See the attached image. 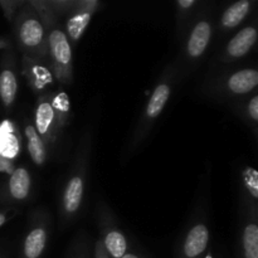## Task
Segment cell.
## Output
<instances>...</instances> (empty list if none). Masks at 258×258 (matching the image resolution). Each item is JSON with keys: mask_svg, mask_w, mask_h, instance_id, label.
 Masks as SVG:
<instances>
[{"mask_svg": "<svg viewBox=\"0 0 258 258\" xmlns=\"http://www.w3.org/2000/svg\"><path fill=\"white\" fill-rule=\"evenodd\" d=\"M30 4L34 7L44 25L48 55L50 57L53 75L62 85H71L73 80L72 44L66 34V30L60 27L57 15L47 2L30 0Z\"/></svg>", "mask_w": 258, "mask_h": 258, "instance_id": "cell-1", "label": "cell"}, {"mask_svg": "<svg viewBox=\"0 0 258 258\" xmlns=\"http://www.w3.org/2000/svg\"><path fill=\"white\" fill-rule=\"evenodd\" d=\"M12 22L17 43L24 57L44 60L48 57L47 34L42 19L30 2L20 8Z\"/></svg>", "mask_w": 258, "mask_h": 258, "instance_id": "cell-2", "label": "cell"}, {"mask_svg": "<svg viewBox=\"0 0 258 258\" xmlns=\"http://www.w3.org/2000/svg\"><path fill=\"white\" fill-rule=\"evenodd\" d=\"M70 100L64 92L55 96L44 95L34 108V128L45 143H54L60 126L67 120Z\"/></svg>", "mask_w": 258, "mask_h": 258, "instance_id": "cell-3", "label": "cell"}, {"mask_svg": "<svg viewBox=\"0 0 258 258\" xmlns=\"http://www.w3.org/2000/svg\"><path fill=\"white\" fill-rule=\"evenodd\" d=\"M98 2L96 0H82L73 2L72 7L68 10V18L66 22V34L71 44H77L78 40L85 33L86 28L90 24L92 15L97 12Z\"/></svg>", "mask_w": 258, "mask_h": 258, "instance_id": "cell-4", "label": "cell"}, {"mask_svg": "<svg viewBox=\"0 0 258 258\" xmlns=\"http://www.w3.org/2000/svg\"><path fill=\"white\" fill-rule=\"evenodd\" d=\"M43 59H33V58L23 57V75L29 82L30 87L35 92L44 91L48 86L53 83L52 67L45 66Z\"/></svg>", "mask_w": 258, "mask_h": 258, "instance_id": "cell-5", "label": "cell"}, {"mask_svg": "<svg viewBox=\"0 0 258 258\" xmlns=\"http://www.w3.org/2000/svg\"><path fill=\"white\" fill-rule=\"evenodd\" d=\"M209 242V229L206 224L194 226L189 231L183 244L184 258H199L206 252Z\"/></svg>", "mask_w": 258, "mask_h": 258, "instance_id": "cell-6", "label": "cell"}, {"mask_svg": "<svg viewBox=\"0 0 258 258\" xmlns=\"http://www.w3.org/2000/svg\"><path fill=\"white\" fill-rule=\"evenodd\" d=\"M212 35V27L208 20H201L196 24L189 35L188 44H186V52L191 58H199L209 44Z\"/></svg>", "mask_w": 258, "mask_h": 258, "instance_id": "cell-7", "label": "cell"}, {"mask_svg": "<svg viewBox=\"0 0 258 258\" xmlns=\"http://www.w3.org/2000/svg\"><path fill=\"white\" fill-rule=\"evenodd\" d=\"M83 193H85V180L82 176L76 174L68 180L63 193V212L67 216L77 213L82 203Z\"/></svg>", "mask_w": 258, "mask_h": 258, "instance_id": "cell-8", "label": "cell"}, {"mask_svg": "<svg viewBox=\"0 0 258 258\" xmlns=\"http://www.w3.org/2000/svg\"><path fill=\"white\" fill-rule=\"evenodd\" d=\"M258 33L254 27H247L239 30L227 45V54L232 59L246 55L257 42Z\"/></svg>", "mask_w": 258, "mask_h": 258, "instance_id": "cell-9", "label": "cell"}, {"mask_svg": "<svg viewBox=\"0 0 258 258\" xmlns=\"http://www.w3.org/2000/svg\"><path fill=\"white\" fill-rule=\"evenodd\" d=\"M258 85V72L256 70H242L233 73L227 81V87L234 95H246Z\"/></svg>", "mask_w": 258, "mask_h": 258, "instance_id": "cell-10", "label": "cell"}, {"mask_svg": "<svg viewBox=\"0 0 258 258\" xmlns=\"http://www.w3.org/2000/svg\"><path fill=\"white\" fill-rule=\"evenodd\" d=\"M171 88L168 82H161L155 87V90L151 93L149 102L145 108V120L153 121L159 117L161 111L164 110L165 105L168 103L169 97H170Z\"/></svg>", "mask_w": 258, "mask_h": 258, "instance_id": "cell-11", "label": "cell"}, {"mask_svg": "<svg viewBox=\"0 0 258 258\" xmlns=\"http://www.w3.org/2000/svg\"><path fill=\"white\" fill-rule=\"evenodd\" d=\"M47 231L43 227H34L25 237L22 258H40L47 246Z\"/></svg>", "mask_w": 258, "mask_h": 258, "instance_id": "cell-12", "label": "cell"}, {"mask_svg": "<svg viewBox=\"0 0 258 258\" xmlns=\"http://www.w3.org/2000/svg\"><path fill=\"white\" fill-rule=\"evenodd\" d=\"M20 143L14 125L5 121L0 125V155L7 159H14L19 154Z\"/></svg>", "mask_w": 258, "mask_h": 258, "instance_id": "cell-13", "label": "cell"}, {"mask_svg": "<svg viewBox=\"0 0 258 258\" xmlns=\"http://www.w3.org/2000/svg\"><path fill=\"white\" fill-rule=\"evenodd\" d=\"M10 197L15 201H24L30 191V175L25 168H17L13 170L8 183Z\"/></svg>", "mask_w": 258, "mask_h": 258, "instance_id": "cell-14", "label": "cell"}, {"mask_svg": "<svg viewBox=\"0 0 258 258\" xmlns=\"http://www.w3.org/2000/svg\"><path fill=\"white\" fill-rule=\"evenodd\" d=\"M18 92V78L12 67H4L0 72V100L5 108L14 103Z\"/></svg>", "mask_w": 258, "mask_h": 258, "instance_id": "cell-15", "label": "cell"}, {"mask_svg": "<svg viewBox=\"0 0 258 258\" xmlns=\"http://www.w3.org/2000/svg\"><path fill=\"white\" fill-rule=\"evenodd\" d=\"M24 135L27 138L28 151H29L33 163L35 165H43L45 163V159H47V148H45L44 141L38 135L34 126L30 125L29 122L25 123Z\"/></svg>", "mask_w": 258, "mask_h": 258, "instance_id": "cell-16", "label": "cell"}, {"mask_svg": "<svg viewBox=\"0 0 258 258\" xmlns=\"http://www.w3.org/2000/svg\"><path fill=\"white\" fill-rule=\"evenodd\" d=\"M249 10H251V2L248 0H239V2L234 3L224 10L223 15H222V25L227 29L237 27L247 17Z\"/></svg>", "mask_w": 258, "mask_h": 258, "instance_id": "cell-17", "label": "cell"}, {"mask_svg": "<svg viewBox=\"0 0 258 258\" xmlns=\"http://www.w3.org/2000/svg\"><path fill=\"white\" fill-rule=\"evenodd\" d=\"M102 243L111 258H121L127 253V241L120 231L113 229L106 233Z\"/></svg>", "mask_w": 258, "mask_h": 258, "instance_id": "cell-18", "label": "cell"}, {"mask_svg": "<svg viewBox=\"0 0 258 258\" xmlns=\"http://www.w3.org/2000/svg\"><path fill=\"white\" fill-rule=\"evenodd\" d=\"M243 258H258V227L256 223L247 224L242 236Z\"/></svg>", "mask_w": 258, "mask_h": 258, "instance_id": "cell-19", "label": "cell"}, {"mask_svg": "<svg viewBox=\"0 0 258 258\" xmlns=\"http://www.w3.org/2000/svg\"><path fill=\"white\" fill-rule=\"evenodd\" d=\"M243 181L247 190L254 199L258 198V171L254 168H246L243 171Z\"/></svg>", "mask_w": 258, "mask_h": 258, "instance_id": "cell-20", "label": "cell"}, {"mask_svg": "<svg viewBox=\"0 0 258 258\" xmlns=\"http://www.w3.org/2000/svg\"><path fill=\"white\" fill-rule=\"evenodd\" d=\"M25 4V2H15V0H0V7H2L3 13H4L5 18L9 22L14 19L17 13L19 12L20 8Z\"/></svg>", "mask_w": 258, "mask_h": 258, "instance_id": "cell-21", "label": "cell"}, {"mask_svg": "<svg viewBox=\"0 0 258 258\" xmlns=\"http://www.w3.org/2000/svg\"><path fill=\"white\" fill-rule=\"evenodd\" d=\"M248 115H249V117L254 121V122L258 121V97L257 96H253V97H252V100L249 101Z\"/></svg>", "mask_w": 258, "mask_h": 258, "instance_id": "cell-22", "label": "cell"}, {"mask_svg": "<svg viewBox=\"0 0 258 258\" xmlns=\"http://www.w3.org/2000/svg\"><path fill=\"white\" fill-rule=\"evenodd\" d=\"M95 258H111L110 254L107 253L106 248L103 247L102 241L96 243V251H95Z\"/></svg>", "mask_w": 258, "mask_h": 258, "instance_id": "cell-23", "label": "cell"}, {"mask_svg": "<svg viewBox=\"0 0 258 258\" xmlns=\"http://www.w3.org/2000/svg\"><path fill=\"white\" fill-rule=\"evenodd\" d=\"M13 214H14V211H13V209L0 211V227L4 226V224L8 222V219H9L10 217H13Z\"/></svg>", "mask_w": 258, "mask_h": 258, "instance_id": "cell-24", "label": "cell"}, {"mask_svg": "<svg viewBox=\"0 0 258 258\" xmlns=\"http://www.w3.org/2000/svg\"><path fill=\"white\" fill-rule=\"evenodd\" d=\"M176 4H178L181 9L185 10V9H189V8H191L193 5H196V0H179Z\"/></svg>", "mask_w": 258, "mask_h": 258, "instance_id": "cell-25", "label": "cell"}, {"mask_svg": "<svg viewBox=\"0 0 258 258\" xmlns=\"http://www.w3.org/2000/svg\"><path fill=\"white\" fill-rule=\"evenodd\" d=\"M10 47V43L9 40L5 39V38L0 37V50L2 49H7V48Z\"/></svg>", "mask_w": 258, "mask_h": 258, "instance_id": "cell-26", "label": "cell"}, {"mask_svg": "<svg viewBox=\"0 0 258 258\" xmlns=\"http://www.w3.org/2000/svg\"><path fill=\"white\" fill-rule=\"evenodd\" d=\"M121 258H140V257L136 256V254H134V253H126V254H123Z\"/></svg>", "mask_w": 258, "mask_h": 258, "instance_id": "cell-27", "label": "cell"}, {"mask_svg": "<svg viewBox=\"0 0 258 258\" xmlns=\"http://www.w3.org/2000/svg\"><path fill=\"white\" fill-rule=\"evenodd\" d=\"M73 258H82V257H78V256H77V257H73Z\"/></svg>", "mask_w": 258, "mask_h": 258, "instance_id": "cell-28", "label": "cell"}, {"mask_svg": "<svg viewBox=\"0 0 258 258\" xmlns=\"http://www.w3.org/2000/svg\"><path fill=\"white\" fill-rule=\"evenodd\" d=\"M207 258H212V257H211V256H208V257H207Z\"/></svg>", "mask_w": 258, "mask_h": 258, "instance_id": "cell-29", "label": "cell"}]
</instances>
